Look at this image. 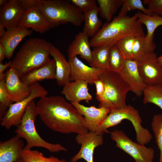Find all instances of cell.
I'll list each match as a JSON object with an SVG mask.
<instances>
[{"mask_svg":"<svg viewBox=\"0 0 162 162\" xmlns=\"http://www.w3.org/2000/svg\"><path fill=\"white\" fill-rule=\"evenodd\" d=\"M51 45L42 38H33L27 40L11 61L10 67L14 68L21 79L49 61Z\"/></svg>","mask_w":162,"mask_h":162,"instance_id":"3","label":"cell"},{"mask_svg":"<svg viewBox=\"0 0 162 162\" xmlns=\"http://www.w3.org/2000/svg\"><path fill=\"white\" fill-rule=\"evenodd\" d=\"M88 84L87 82L80 80L70 82L64 86L61 93L70 103L82 100L88 102L92 100V97L88 92Z\"/></svg>","mask_w":162,"mask_h":162,"instance_id":"20","label":"cell"},{"mask_svg":"<svg viewBox=\"0 0 162 162\" xmlns=\"http://www.w3.org/2000/svg\"><path fill=\"white\" fill-rule=\"evenodd\" d=\"M8 1L7 0H0V6L1 7L4 6L7 3Z\"/></svg>","mask_w":162,"mask_h":162,"instance_id":"43","label":"cell"},{"mask_svg":"<svg viewBox=\"0 0 162 162\" xmlns=\"http://www.w3.org/2000/svg\"><path fill=\"white\" fill-rule=\"evenodd\" d=\"M119 73L129 86L130 91L138 97L143 94L147 86L140 74L137 61L133 59L126 60L124 67Z\"/></svg>","mask_w":162,"mask_h":162,"instance_id":"14","label":"cell"},{"mask_svg":"<svg viewBox=\"0 0 162 162\" xmlns=\"http://www.w3.org/2000/svg\"><path fill=\"white\" fill-rule=\"evenodd\" d=\"M146 35L135 37L133 44L132 59L137 62L147 54L145 43Z\"/></svg>","mask_w":162,"mask_h":162,"instance_id":"35","label":"cell"},{"mask_svg":"<svg viewBox=\"0 0 162 162\" xmlns=\"http://www.w3.org/2000/svg\"><path fill=\"white\" fill-rule=\"evenodd\" d=\"M148 9L151 13L162 16V0H144Z\"/></svg>","mask_w":162,"mask_h":162,"instance_id":"38","label":"cell"},{"mask_svg":"<svg viewBox=\"0 0 162 162\" xmlns=\"http://www.w3.org/2000/svg\"><path fill=\"white\" fill-rule=\"evenodd\" d=\"M21 2L26 8L29 6L37 3V0H20Z\"/></svg>","mask_w":162,"mask_h":162,"instance_id":"41","label":"cell"},{"mask_svg":"<svg viewBox=\"0 0 162 162\" xmlns=\"http://www.w3.org/2000/svg\"><path fill=\"white\" fill-rule=\"evenodd\" d=\"M71 67L70 80L74 81L80 80L85 81L91 85L94 84V82L99 78L100 74L105 70L100 68L88 66L77 56L68 58Z\"/></svg>","mask_w":162,"mask_h":162,"instance_id":"15","label":"cell"},{"mask_svg":"<svg viewBox=\"0 0 162 162\" xmlns=\"http://www.w3.org/2000/svg\"><path fill=\"white\" fill-rule=\"evenodd\" d=\"M67 162H68V161H67Z\"/></svg>","mask_w":162,"mask_h":162,"instance_id":"46","label":"cell"},{"mask_svg":"<svg viewBox=\"0 0 162 162\" xmlns=\"http://www.w3.org/2000/svg\"><path fill=\"white\" fill-rule=\"evenodd\" d=\"M56 64L54 59H50L46 64L34 70L21 79L25 83L30 84L46 79H55Z\"/></svg>","mask_w":162,"mask_h":162,"instance_id":"24","label":"cell"},{"mask_svg":"<svg viewBox=\"0 0 162 162\" xmlns=\"http://www.w3.org/2000/svg\"><path fill=\"white\" fill-rule=\"evenodd\" d=\"M75 140L78 144L81 145V147L78 153L71 159L70 162H76L81 159L87 162H94V150L103 144V135L89 131L86 134H77Z\"/></svg>","mask_w":162,"mask_h":162,"instance_id":"11","label":"cell"},{"mask_svg":"<svg viewBox=\"0 0 162 162\" xmlns=\"http://www.w3.org/2000/svg\"><path fill=\"white\" fill-rule=\"evenodd\" d=\"M99 8L97 6L83 14L85 22L83 32L89 37L93 38L101 28V20L98 17Z\"/></svg>","mask_w":162,"mask_h":162,"instance_id":"25","label":"cell"},{"mask_svg":"<svg viewBox=\"0 0 162 162\" xmlns=\"http://www.w3.org/2000/svg\"><path fill=\"white\" fill-rule=\"evenodd\" d=\"M5 28L0 24V37H2L5 34L6 31L5 30Z\"/></svg>","mask_w":162,"mask_h":162,"instance_id":"42","label":"cell"},{"mask_svg":"<svg viewBox=\"0 0 162 162\" xmlns=\"http://www.w3.org/2000/svg\"><path fill=\"white\" fill-rule=\"evenodd\" d=\"M11 62V61H10L4 64H3L2 62H0V80L5 78V74L4 72L7 69L10 68Z\"/></svg>","mask_w":162,"mask_h":162,"instance_id":"39","label":"cell"},{"mask_svg":"<svg viewBox=\"0 0 162 162\" xmlns=\"http://www.w3.org/2000/svg\"><path fill=\"white\" fill-rule=\"evenodd\" d=\"M26 8L20 0H10L0 9V24L5 28L19 26Z\"/></svg>","mask_w":162,"mask_h":162,"instance_id":"16","label":"cell"},{"mask_svg":"<svg viewBox=\"0 0 162 162\" xmlns=\"http://www.w3.org/2000/svg\"><path fill=\"white\" fill-rule=\"evenodd\" d=\"M5 78L0 80V119L12 104L5 87Z\"/></svg>","mask_w":162,"mask_h":162,"instance_id":"36","label":"cell"},{"mask_svg":"<svg viewBox=\"0 0 162 162\" xmlns=\"http://www.w3.org/2000/svg\"><path fill=\"white\" fill-rule=\"evenodd\" d=\"M83 14L97 6L95 0H70Z\"/></svg>","mask_w":162,"mask_h":162,"instance_id":"37","label":"cell"},{"mask_svg":"<svg viewBox=\"0 0 162 162\" xmlns=\"http://www.w3.org/2000/svg\"><path fill=\"white\" fill-rule=\"evenodd\" d=\"M124 119L129 121L133 124L136 133L137 142L145 145L151 141L152 138V134L148 130L142 125V119L138 110L130 105L111 110L94 132L103 135L105 133L108 132L107 129L118 124Z\"/></svg>","mask_w":162,"mask_h":162,"instance_id":"6","label":"cell"},{"mask_svg":"<svg viewBox=\"0 0 162 162\" xmlns=\"http://www.w3.org/2000/svg\"><path fill=\"white\" fill-rule=\"evenodd\" d=\"M135 10H139L148 15L153 14L144 7L140 0H123V4L118 15H127L128 11Z\"/></svg>","mask_w":162,"mask_h":162,"instance_id":"34","label":"cell"},{"mask_svg":"<svg viewBox=\"0 0 162 162\" xmlns=\"http://www.w3.org/2000/svg\"><path fill=\"white\" fill-rule=\"evenodd\" d=\"M37 4L53 28L68 23L79 26L83 14L70 0H37Z\"/></svg>","mask_w":162,"mask_h":162,"instance_id":"4","label":"cell"},{"mask_svg":"<svg viewBox=\"0 0 162 162\" xmlns=\"http://www.w3.org/2000/svg\"><path fill=\"white\" fill-rule=\"evenodd\" d=\"M85 118L89 131L94 132L105 119L111 110L103 107L94 106L87 107L79 103H70Z\"/></svg>","mask_w":162,"mask_h":162,"instance_id":"17","label":"cell"},{"mask_svg":"<svg viewBox=\"0 0 162 162\" xmlns=\"http://www.w3.org/2000/svg\"><path fill=\"white\" fill-rule=\"evenodd\" d=\"M158 60L159 63L162 67V55L158 57Z\"/></svg>","mask_w":162,"mask_h":162,"instance_id":"44","label":"cell"},{"mask_svg":"<svg viewBox=\"0 0 162 162\" xmlns=\"http://www.w3.org/2000/svg\"><path fill=\"white\" fill-rule=\"evenodd\" d=\"M18 26L32 28L41 34L53 28L40 11L37 3L26 8Z\"/></svg>","mask_w":162,"mask_h":162,"instance_id":"13","label":"cell"},{"mask_svg":"<svg viewBox=\"0 0 162 162\" xmlns=\"http://www.w3.org/2000/svg\"><path fill=\"white\" fill-rule=\"evenodd\" d=\"M101 16L107 21H111L113 15L123 4V0H98Z\"/></svg>","mask_w":162,"mask_h":162,"instance_id":"27","label":"cell"},{"mask_svg":"<svg viewBox=\"0 0 162 162\" xmlns=\"http://www.w3.org/2000/svg\"><path fill=\"white\" fill-rule=\"evenodd\" d=\"M110 46H103L93 48L92 50V62L90 66L109 70V58Z\"/></svg>","mask_w":162,"mask_h":162,"instance_id":"26","label":"cell"},{"mask_svg":"<svg viewBox=\"0 0 162 162\" xmlns=\"http://www.w3.org/2000/svg\"><path fill=\"white\" fill-rule=\"evenodd\" d=\"M32 32L31 29L19 26L7 29L0 39V43L5 49V58L8 59L11 58L19 43L26 37L30 36Z\"/></svg>","mask_w":162,"mask_h":162,"instance_id":"18","label":"cell"},{"mask_svg":"<svg viewBox=\"0 0 162 162\" xmlns=\"http://www.w3.org/2000/svg\"><path fill=\"white\" fill-rule=\"evenodd\" d=\"M137 62L140 74L147 86L162 84V67L155 53L146 54Z\"/></svg>","mask_w":162,"mask_h":162,"instance_id":"10","label":"cell"},{"mask_svg":"<svg viewBox=\"0 0 162 162\" xmlns=\"http://www.w3.org/2000/svg\"><path fill=\"white\" fill-rule=\"evenodd\" d=\"M36 106L41 121L53 131L77 134L89 131L84 117L63 97L44 96L40 98Z\"/></svg>","mask_w":162,"mask_h":162,"instance_id":"1","label":"cell"},{"mask_svg":"<svg viewBox=\"0 0 162 162\" xmlns=\"http://www.w3.org/2000/svg\"><path fill=\"white\" fill-rule=\"evenodd\" d=\"M99 78L103 82L106 94L115 109L126 106V95L130 90L120 74L105 70Z\"/></svg>","mask_w":162,"mask_h":162,"instance_id":"7","label":"cell"},{"mask_svg":"<svg viewBox=\"0 0 162 162\" xmlns=\"http://www.w3.org/2000/svg\"><path fill=\"white\" fill-rule=\"evenodd\" d=\"M38 116L36 104L34 100L28 105L20 124L15 131L16 135L26 142L25 149H30L34 147H42L52 152L67 151V149L59 143L49 142L42 138L37 131L35 122Z\"/></svg>","mask_w":162,"mask_h":162,"instance_id":"5","label":"cell"},{"mask_svg":"<svg viewBox=\"0 0 162 162\" xmlns=\"http://www.w3.org/2000/svg\"><path fill=\"white\" fill-rule=\"evenodd\" d=\"M22 162H67L64 159L60 160L53 155L49 157H45L43 154L36 150L24 149L22 158Z\"/></svg>","mask_w":162,"mask_h":162,"instance_id":"29","label":"cell"},{"mask_svg":"<svg viewBox=\"0 0 162 162\" xmlns=\"http://www.w3.org/2000/svg\"><path fill=\"white\" fill-rule=\"evenodd\" d=\"M125 59L118 47L115 44L110 48L109 58V70L119 73L124 67Z\"/></svg>","mask_w":162,"mask_h":162,"instance_id":"30","label":"cell"},{"mask_svg":"<svg viewBox=\"0 0 162 162\" xmlns=\"http://www.w3.org/2000/svg\"><path fill=\"white\" fill-rule=\"evenodd\" d=\"M25 146L16 135L0 143V162H16L22 158Z\"/></svg>","mask_w":162,"mask_h":162,"instance_id":"19","label":"cell"},{"mask_svg":"<svg viewBox=\"0 0 162 162\" xmlns=\"http://www.w3.org/2000/svg\"><path fill=\"white\" fill-rule=\"evenodd\" d=\"M16 162H22L21 159L18 160Z\"/></svg>","mask_w":162,"mask_h":162,"instance_id":"45","label":"cell"},{"mask_svg":"<svg viewBox=\"0 0 162 162\" xmlns=\"http://www.w3.org/2000/svg\"><path fill=\"white\" fill-rule=\"evenodd\" d=\"M89 37L83 32L77 34L68 50V58L80 55V57L91 64L92 50L88 40Z\"/></svg>","mask_w":162,"mask_h":162,"instance_id":"21","label":"cell"},{"mask_svg":"<svg viewBox=\"0 0 162 162\" xmlns=\"http://www.w3.org/2000/svg\"><path fill=\"white\" fill-rule=\"evenodd\" d=\"M111 139L116 142V146L126 153L135 162H153L154 151L152 148L131 140L122 130H115L110 132Z\"/></svg>","mask_w":162,"mask_h":162,"instance_id":"9","label":"cell"},{"mask_svg":"<svg viewBox=\"0 0 162 162\" xmlns=\"http://www.w3.org/2000/svg\"><path fill=\"white\" fill-rule=\"evenodd\" d=\"M155 142L160 151L159 162H162V113L154 115L151 123Z\"/></svg>","mask_w":162,"mask_h":162,"instance_id":"31","label":"cell"},{"mask_svg":"<svg viewBox=\"0 0 162 162\" xmlns=\"http://www.w3.org/2000/svg\"><path fill=\"white\" fill-rule=\"evenodd\" d=\"M30 94L23 100L10 105L0 120L2 126L9 130L12 126H17L20 123L28 104L34 99L46 96L48 91L38 82L30 85Z\"/></svg>","mask_w":162,"mask_h":162,"instance_id":"8","label":"cell"},{"mask_svg":"<svg viewBox=\"0 0 162 162\" xmlns=\"http://www.w3.org/2000/svg\"><path fill=\"white\" fill-rule=\"evenodd\" d=\"M142 24L136 13L130 16L118 15L110 22L104 24L96 34L89 41L91 47L112 46L122 38L129 35H145Z\"/></svg>","mask_w":162,"mask_h":162,"instance_id":"2","label":"cell"},{"mask_svg":"<svg viewBox=\"0 0 162 162\" xmlns=\"http://www.w3.org/2000/svg\"><path fill=\"white\" fill-rule=\"evenodd\" d=\"M135 36L129 35L119 40L115 44L126 60L132 59V49Z\"/></svg>","mask_w":162,"mask_h":162,"instance_id":"33","label":"cell"},{"mask_svg":"<svg viewBox=\"0 0 162 162\" xmlns=\"http://www.w3.org/2000/svg\"><path fill=\"white\" fill-rule=\"evenodd\" d=\"M5 50L3 45L0 43V62H2L5 58Z\"/></svg>","mask_w":162,"mask_h":162,"instance_id":"40","label":"cell"},{"mask_svg":"<svg viewBox=\"0 0 162 162\" xmlns=\"http://www.w3.org/2000/svg\"><path fill=\"white\" fill-rule=\"evenodd\" d=\"M50 55L54 59L56 64L55 79L58 85L64 86L70 82L71 72L70 64L60 50L51 44Z\"/></svg>","mask_w":162,"mask_h":162,"instance_id":"23","label":"cell"},{"mask_svg":"<svg viewBox=\"0 0 162 162\" xmlns=\"http://www.w3.org/2000/svg\"><path fill=\"white\" fill-rule=\"evenodd\" d=\"M96 88V96L99 102V107H103L110 110L115 108L108 98L105 91L104 84L100 78L97 79L94 82Z\"/></svg>","mask_w":162,"mask_h":162,"instance_id":"32","label":"cell"},{"mask_svg":"<svg viewBox=\"0 0 162 162\" xmlns=\"http://www.w3.org/2000/svg\"><path fill=\"white\" fill-rule=\"evenodd\" d=\"M138 20L146 26L147 34L145 40L147 53L154 52L156 46L154 42V33L156 29L162 25V16L155 14L148 15L140 11L137 12Z\"/></svg>","mask_w":162,"mask_h":162,"instance_id":"22","label":"cell"},{"mask_svg":"<svg viewBox=\"0 0 162 162\" xmlns=\"http://www.w3.org/2000/svg\"><path fill=\"white\" fill-rule=\"evenodd\" d=\"M143 94V103H152L162 110V84L147 86Z\"/></svg>","mask_w":162,"mask_h":162,"instance_id":"28","label":"cell"},{"mask_svg":"<svg viewBox=\"0 0 162 162\" xmlns=\"http://www.w3.org/2000/svg\"><path fill=\"white\" fill-rule=\"evenodd\" d=\"M5 84L12 104L23 100L31 93L30 85L22 81L12 67L9 68L5 73Z\"/></svg>","mask_w":162,"mask_h":162,"instance_id":"12","label":"cell"}]
</instances>
